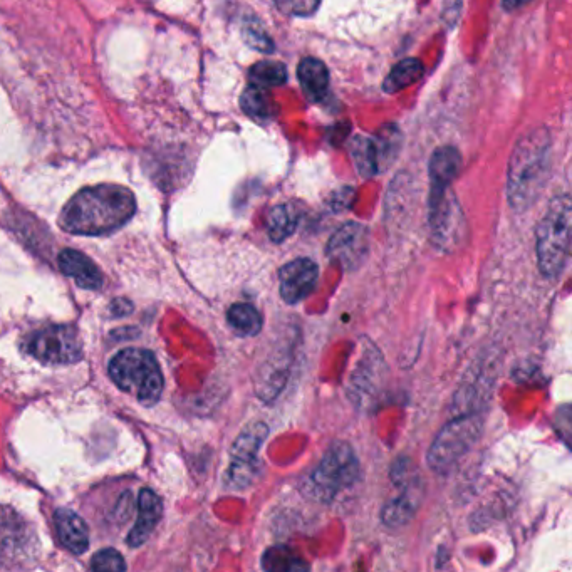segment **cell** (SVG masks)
<instances>
[{
  "label": "cell",
  "mask_w": 572,
  "mask_h": 572,
  "mask_svg": "<svg viewBox=\"0 0 572 572\" xmlns=\"http://www.w3.org/2000/svg\"><path fill=\"white\" fill-rule=\"evenodd\" d=\"M135 195L126 187L103 183L83 188L64 207L59 224L69 234L103 235L133 219Z\"/></svg>",
  "instance_id": "cell-1"
},
{
  "label": "cell",
  "mask_w": 572,
  "mask_h": 572,
  "mask_svg": "<svg viewBox=\"0 0 572 572\" xmlns=\"http://www.w3.org/2000/svg\"><path fill=\"white\" fill-rule=\"evenodd\" d=\"M551 168V136L544 128L522 136L510 158L507 198L510 207L524 212L537 202Z\"/></svg>",
  "instance_id": "cell-2"
},
{
  "label": "cell",
  "mask_w": 572,
  "mask_h": 572,
  "mask_svg": "<svg viewBox=\"0 0 572 572\" xmlns=\"http://www.w3.org/2000/svg\"><path fill=\"white\" fill-rule=\"evenodd\" d=\"M572 208L569 195L556 197L537 225V260L542 276L556 279L569 260L571 249Z\"/></svg>",
  "instance_id": "cell-3"
},
{
  "label": "cell",
  "mask_w": 572,
  "mask_h": 572,
  "mask_svg": "<svg viewBox=\"0 0 572 572\" xmlns=\"http://www.w3.org/2000/svg\"><path fill=\"white\" fill-rule=\"evenodd\" d=\"M111 380L135 396L141 405H155L163 393V375L155 354L148 349H123L111 359Z\"/></svg>",
  "instance_id": "cell-4"
},
{
  "label": "cell",
  "mask_w": 572,
  "mask_h": 572,
  "mask_svg": "<svg viewBox=\"0 0 572 572\" xmlns=\"http://www.w3.org/2000/svg\"><path fill=\"white\" fill-rule=\"evenodd\" d=\"M484 432L482 411H463L438 432L428 450L427 462L433 472H447L477 445Z\"/></svg>",
  "instance_id": "cell-5"
},
{
  "label": "cell",
  "mask_w": 572,
  "mask_h": 572,
  "mask_svg": "<svg viewBox=\"0 0 572 572\" xmlns=\"http://www.w3.org/2000/svg\"><path fill=\"white\" fill-rule=\"evenodd\" d=\"M358 479L359 462L353 448L346 442H334L312 472L311 484L318 499L329 502Z\"/></svg>",
  "instance_id": "cell-6"
},
{
  "label": "cell",
  "mask_w": 572,
  "mask_h": 572,
  "mask_svg": "<svg viewBox=\"0 0 572 572\" xmlns=\"http://www.w3.org/2000/svg\"><path fill=\"white\" fill-rule=\"evenodd\" d=\"M428 224L433 244L437 249L452 252L462 244L465 235V217L450 187L430 190Z\"/></svg>",
  "instance_id": "cell-7"
},
{
  "label": "cell",
  "mask_w": 572,
  "mask_h": 572,
  "mask_svg": "<svg viewBox=\"0 0 572 572\" xmlns=\"http://www.w3.org/2000/svg\"><path fill=\"white\" fill-rule=\"evenodd\" d=\"M26 353L42 364L78 363L83 358V344L76 329L66 324H54L27 338Z\"/></svg>",
  "instance_id": "cell-8"
},
{
  "label": "cell",
  "mask_w": 572,
  "mask_h": 572,
  "mask_svg": "<svg viewBox=\"0 0 572 572\" xmlns=\"http://www.w3.org/2000/svg\"><path fill=\"white\" fill-rule=\"evenodd\" d=\"M269 435L266 423L249 425L232 447V462L225 475V485L232 490L247 489L259 475V452Z\"/></svg>",
  "instance_id": "cell-9"
},
{
  "label": "cell",
  "mask_w": 572,
  "mask_h": 572,
  "mask_svg": "<svg viewBox=\"0 0 572 572\" xmlns=\"http://www.w3.org/2000/svg\"><path fill=\"white\" fill-rule=\"evenodd\" d=\"M370 255V232L358 222L343 225L331 237L328 257L346 271H356Z\"/></svg>",
  "instance_id": "cell-10"
},
{
  "label": "cell",
  "mask_w": 572,
  "mask_h": 572,
  "mask_svg": "<svg viewBox=\"0 0 572 572\" xmlns=\"http://www.w3.org/2000/svg\"><path fill=\"white\" fill-rule=\"evenodd\" d=\"M319 267L314 260L301 259L291 260L279 271V289L281 296L287 304L296 306L311 296L314 287L318 284Z\"/></svg>",
  "instance_id": "cell-11"
},
{
  "label": "cell",
  "mask_w": 572,
  "mask_h": 572,
  "mask_svg": "<svg viewBox=\"0 0 572 572\" xmlns=\"http://www.w3.org/2000/svg\"><path fill=\"white\" fill-rule=\"evenodd\" d=\"M383 371H386L385 363L375 348L363 354L351 381V396L358 405H368L376 400L383 386Z\"/></svg>",
  "instance_id": "cell-12"
},
{
  "label": "cell",
  "mask_w": 572,
  "mask_h": 572,
  "mask_svg": "<svg viewBox=\"0 0 572 572\" xmlns=\"http://www.w3.org/2000/svg\"><path fill=\"white\" fill-rule=\"evenodd\" d=\"M162 499L150 489H143L138 497V519L126 539L128 546L140 547L148 541L151 532L155 531L158 522L162 519Z\"/></svg>",
  "instance_id": "cell-13"
},
{
  "label": "cell",
  "mask_w": 572,
  "mask_h": 572,
  "mask_svg": "<svg viewBox=\"0 0 572 572\" xmlns=\"http://www.w3.org/2000/svg\"><path fill=\"white\" fill-rule=\"evenodd\" d=\"M59 269L63 274L88 291H98L103 286V274L93 260L78 250L66 249L59 254Z\"/></svg>",
  "instance_id": "cell-14"
},
{
  "label": "cell",
  "mask_w": 572,
  "mask_h": 572,
  "mask_svg": "<svg viewBox=\"0 0 572 572\" xmlns=\"http://www.w3.org/2000/svg\"><path fill=\"white\" fill-rule=\"evenodd\" d=\"M56 529L59 541L73 554H83L89 546V529L81 515L71 509L56 510Z\"/></svg>",
  "instance_id": "cell-15"
},
{
  "label": "cell",
  "mask_w": 572,
  "mask_h": 572,
  "mask_svg": "<svg viewBox=\"0 0 572 572\" xmlns=\"http://www.w3.org/2000/svg\"><path fill=\"white\" fill-rule=\"evenodd\" d=\"M462 167V156L452 146L435 151L430 160V190H443L452 185Z\"/></svg>",
  "instance_id": "cell-16"
},
{
  "label": "cell",
  "mask_w": 572,
  "mask_h": 572,
  "mask_svg": "<svg viewBox=\"0 0 572 572\" xmlns=\"http://www.w3.org/2000/svg\"><path fill=\"white\" fill-rule=\"evenodd\" d=\"M418 504H420V497H416L415 490L406 487L400 495H396L390 502H386L385 507L381 510V520L390 529L403 527L413 519Z\"/></svg>",
  "instance_id": "cell-17"
},
{
  "label": "cell",
  "mask_w": 572,
  "mask_h": 572,
  "mask_svg": "<svg viewBox=\"0 0 572 572\" xmlns=\"http://www.w3.org/2000/svg\"><path fill=\"white\" fill-rule=\"evenodd\" d=\"M297 78L309 98L318 101L328 93L329 73L319 59H302L297 68Z\"/></svg>",
  "instance_id": "cell-18"
},
{
  "label": "cell",
  "mask_w": 572,
  "mask_h": 572,
  "mask_svg": "<svg viewBox=\"0 0 572 572\" xmlns=\"http://www.w3.org/2000/svg\"><path fill=\"white\" fill-rule=\"evenodd\" d=\"M297 224H299V212L289 203H282L272 208L271 214L267 217V234L272 242L281 244L296 232Z\"/></svg>",
  "instance_id": "cell-19"
},
{
  "label": "cell",
  "mask_w": 572,
  "mask_h": 572,
  "mask_svg": "<svg viewBox=\"0 0 572 572\" xmlns=\"http://www.w3.org/2000/svg\"><path fill=\"white\" fill-rule=\"evenodd\" d=\"M240 106H242L245 115L250 116L252 120L259 121V123L271 121L276 115V106L272 103L266 88H259L254 84H250L249 88L242 93Z\"/></svg>",
  "instance_id": "cell-20"
},
{
  "label": "cell",
  "mask_w": 572,
  "mask_h": 572,
  "mask_svg": "<svg viewBox=\"0 0 572 572\" xmlns=\"http://www.w3.org/2000/svg\"><path fill=\"white\" fill-rule=\"evenodd\" d=\"M227 321L234 333L242 338L257 336L264 326V319L252 304H234L227 312Z\"/></svg>",
  "instance_id": "cell-21"
},
{
  "label": "cell",
  "mask_w": 572,
  "mask_h": 572,
  "mask_svg": "<svg viewBox=\"0 0 572 572\" xmlns=\"http://www.w3.org/2000/svg\"><path fill=\"white\" fill-rule=\"evenodd\" d=\"M423 73L425 68L418 59H403L391 69L383 83V91L388 94L400 93L403 89L410 88L411 84L418 83L423 78Z\"/></svg>",
  "instance_id": "cell-22"
},
{
  "label": "cell",
  "mask_w": 572,
  "mask_h": 572,
  "mask_svg": "<svg viewBox=\"0 0 572 572\" xmlns=\"http://www.w3.org/2000/svg\"><path fill=\"white\" fill-rule=\"evenodd\" d=\"M262 567L269 572L307 571L309 566L289 546H272L262 556Z\"/></svg>",
  "instance_id": "cell-23"
},
{
  "label": "cell",
  "mask_w": 572,
  "mask_h": 572,
  "mask_svg": "<svg viewBox=\"0 0 572 572\" xmlns=\"http://www.w3.org/2000/svg\"><path fill=\"white\" fill-rule=\"evenodd\" d=\"M351 155H353L354 163H356V168L361 173V177L371 178L381 173L373 138H368V136L354 138L353 143H351Z\"/></svg>",
  "instance_id": "cell-24"
},
{
  "label": "cell",
  "mask_w": 572,
  "mask_h": 572,
  "mask_svg": "<svg viewBox=\"0 0 572 572\" xmlns=\"http://www.w3.org/2000/svg\"><path fill=\"white\" fill-rule=\"evenodd\" d=\"M373 145H375L380 172H385L400 150V131L396 126H386L378 135L373 136Z\"/></svg>",
  "instance_id": "cell-25"
},
{
  "label": "cell",
  "mask_w": 572,
  "mask_h": 572,
  "mask_svg": "<svg viewBox=\"0 0 572 572\" xmlns=\"http://www.w3.org/2000/svg\"><path fill=\"white\" fill-rule=\"evenodd\" d=\"M250 84L259 88H274L287 81V69L277 61H260L250 68Z\"/></svg>",
  "instance_id": "cell-26"
},
{
  "label": "cell",
  "mask_w": 572,
  "mask_h": 572,
  "mask_svg": "<svg viewBox=\"0 0 572 572\" xmlns=\"http://www.w3.org/2000/svg\"><path fill=\"white\" fill-rule=\"evenodd\" d=\"M93 571H126V562L120 552L115 549H103L99 551L91 561Z\"/></svg>",
  "instance_id": "cell-27"
},
{
  "label": "cell",
  "mask_w": 572,
  "mask_h": 572,
  "mask_svg": "<svg viewBox=\"0 0 572 572\" xmlns=\"http://www.w3.org/2000/svg\"><path fill=\"white\" fill-rule=\"evenodd\" d=\"M321 0H276L279 11L286 16L307 17L318 11Z\"/></svg>",
  "instance_id": "cell-28"
},
{
  "label": "cell",
  "mask_w": 572,
  "mask_h": 572,
  "mask_svg": "<svg viewBox=\"0 0 572 572\" xmlns=\"http://www.w3.org/2000/svg\"><path fill=\"white\" fill-rule=\"evenodd\" d=\"M244 39L250 47H254L260 52L274 51V44H272L271 37L267 36L266 31L262 27L257 26L254 22L245 24Z\"/></svg>",
  "instance_id": "cell-29"
},
{
  "label": "cell",
  "mask_w": 572,
  "mask_h": 572,
  "mask_svg": "<svg viewBox=\"0 0 572 572\" xmlns=\"http://www.w3.org/2000/svg\"><path fill=\"white\" fill-rule=\"evenodd\" d=\"M133 311V304L130 301H125V299H116L113 302V314L115 316H126V314H130Z\"/></svg>",
  "instance_id": "cell-30"
},
{
  "label": "cell",
  "mask_w": 572,
  "mask_h": 572,
  "mask_svg": "<svg viewBox=\"0 0 572 572\" xmlns=\"http://www.w3.org/2000/svg\"><path fill=\"white\" fill-rule=\"evenodd\" d=\"M527 2H531V0H504V6L512 11V9H517L519 6H524Z\"/></svg>",
  "instance_id": "cell-31"
}]
</instances>
